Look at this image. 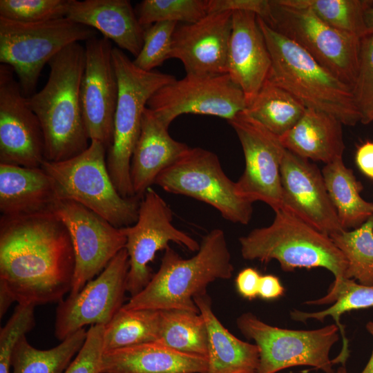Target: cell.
Returning <instances> with one entry per match:
<instances>
[{"label":"cell","mask_w":373,"mask_h":373,"mask_svg":"<svg viewBox=\"0 0 373 373\" xmlns=\"http://www.w3.org/2000/svg\"><path fill=\"white\" fill-rule=\"evenodd\" d=\"M85 66L80 85L83 117L90 141L107 149L113 142L118 84L110 40L95 36L85 44Z\"/></svg>","instance_id":"ac0fdd59"},{"label":"cell","mask_w":373,"mask_h":373,"mask_svg":"<svg viewBox=\"0 0 373 373\" xmlns=\"http://www.w3.org/2000/svg\"><path fill=\"white\" fill-rule=\"evenodd\" d=\"M59 200L51 177L41 168L0 164V211L19 216L52 211Z\"/></svg>","instance_id":"d4e9b609"},{"label":"cell","mask_w":373,"mask_h":373,"mask_svg":"<svg viewBox=\"0 0 373 373\" xmlns=\"http://www.w3.org/2000/svg\"><path fill=\"white\" fill-rule=\"evenodd\" d=\"M157 342L178 352L207 357L208 334L205 321L199 312L160 310Z\"/></svg>","instance_id":"1f68e13d"},{"label":"cell","mask_w":373,"mask_h":373,"mask_svg":"<svg viewBox=\"0 0 373 373\" xmlns=\"http://www.w3.org/2000/svg\"><path fill=\"white\" fill-rule=\"evenodd\" d=\"M271 65L258 16L248 11L232 12L227 74L242 89L247 105L267 79Z\"/></svg>","instance_id":"44dd1931"},{"label":"cell","mask_w":373,"mask_h":373,"mask_svg":"<svg viewBox=\"0 0 373 373\" xmlns=\"http://www.w3.org/2000/svg\"><path fill=\"white\" fill-rule=\"evenodd\" d=\"M172 220L171 209L151 187L141 199L136 222L122 227L129 262L126 288L131 296L140 293L151 281L153 274L149 265L155 254L168 247L170 242L191 251H198L200 243L177 229Z\"/></svg>","instance_id":"4fadbf2b"},{"label":"cell","mask_w":373,"mask_h":373,"mask_svg":"<svg viewBox=\"0 0 373 373\" xmlns=\"http://www.w3.org/2000/svg\"><path fill=\"white\" fill-rule=\"evenodd\" d=\"M270 6L269 0H208L207 14L248 11L265 19L269 15Z\"/></svg>","instance_id":"60d3db41"},{"label":"cell","mask_w":373,"mask_h":373,"mask_svg":"<svg viewBox=\"0 0 373 373\" xmlns=\"http://www.w3.org/2000/svg\"><path fill=\"white\" fill-rule=\"evenodd\" d=\"M193 300L207 329L206 373H257L260 360L257 345L241 341L222 324L207 294Z\"/></svg>","instance_id":"484cf974"},{"label":"cell","mask_w":373,"mask_h":373,"mask_svg":"<svg viewBox=\"0 0 373 373\" xmlns=\"http://www.w3.org/2000/svg\"><path fill=\"white\" fill-rule=\"evenodd\" d=\"M233 266L222 229L203 236L197 253L182 258L169 246L164 249L158 271L149 284L123 305L127 309H183L199 312L193 298L207 294L216 280L231 278Z\"/></svg>","instance_id":"3957f363"},{"label":"cell","mask_w":373,"mask_h":373,"mask_svg":"<svg viewBox=\"0 0 373 373\" xmlns=\"http://www.w3.org/2000/svg\"><path fill=\"white\" fill-rule=\"evenodd\" d=\"M322 174L329 198L345 230L356 228L373 216V203L361 195L362 185L343 157L325 164Z\"/></svg>","instance_id":"83f0119b"},{"label":"cell","mask_w":373,"mask_h":373,"mask_svg":"<svg viewBox=\"0 0 373 373\" xmlns=\"http://www.w3.org/2000/svg\"><path fill=\"white\" fill-rule=\"evenodd\" d=\"M240 332L259 348L257 373H276L285 368L312 366L325 373H334L329 352L338 341L339 327L329 325L313 330H295L267 324L247 312L236 319Z\"/></svg>","instance_id":"8fae6325"},{"label":"cell","mask_w":373,"mask_h":373,"mask_svg":"<svg viewBox=\"0 0 373 373\" xmlns=\"http://www.w3.org/2000/svg\"><path fill=\"white\" fill-rule=\"evenodd\" d=\"M285 289L279 278L274 275L267 274L260 277L258 296L267 300H274L284 294Z\"/></svg>","instance_id":"7bdbcfd3"},{"label":"cell","mask_w":373,"mask_h":373,"mask_svg":"<svg viewBox=\"0 0 373 373\" xmlns=\"http://www.w3.org/2000/svg\"><path fill=\"white\" fill-rule=\"evenodd\" d=\"M160 325V310L122 307L104 325V351L156 342Z\"/></svg>","instance_id":"d6a6232c"},{"label":"cell","mask_w":373,"mask_h":373,"mask_svg":"<svg viewBox=\"0 0 373 373\" xmlns=\"http://www.w3.org/2000/svg\"><path fill=\"white\" fill-rule=\"evenodd\" d=\"M261 275L254 268L247 267L241 270L236 278V287L244 298L251 300L258 296Z\"/></svg>","instance_id":"b9f144b4"},{"label":"cell","mask_w":373,"mask_h":373,"mask_svg":"<svg viewBox=\"0 0 373 373\" xmlns=\"http://www.w3.org/2000/svg\"><path fill=\"white\" fill-rule=\"evenodd\" d=\"M247 106L244 93L228 74H186L158 89L146 105L167 128L183 114L212 115L229 121Z\"/></svg>","instance_id":"7c38bea8"},{"label":"cell","mask_w":373,"mask_h":373,"mask_svg":"<svg viewBox=\"0 0 373 373\" xmlns=\"http://www.w3.org/2000/svg\"><path fill=\"white\" fill-rule=\"evenodd\" d=\"M231 29L232 12L208 13L196 22L177 26L169 59L181 61L186 74H227Z\"/></svg>","instance_id":"ffe728a7"},{"label":"cell","mask_w":373,"mask_h":373,"mask_svg":"<svg viewBox=\"0 0 373 373\" xmlns=\"http://www.w3.org/2000/svg\"><path fill=\"white\" fill-rule=\"evenodd\" d=\"M208 0H144L135 13L145 29L157 22L194 23L207 15Z\"/></svg>","instance_id":"d590c367"},{"label":"cell","mask_w":373,"mask_h":373,"mask_svg":"<svg viewBox=\"0 0 373 373\" xmlns=\"http://www.w3.org/2000/svg\"><path fill=\"white\" fill-rule=\"evenodd\" d=\"M330 238L346 259V278L373 285V216L354 230Z\"/></svg>","instance_id":"836d02e7"},{"label":"cell","mask_w":373,"mask_h":373,"mask_svg":"<svg viewBox=\"0 0 373 373\" xmlns=\"http://www.w3.org/2000/svg\"><path fill=\"white\" fill-rule=\"evenodd\" d=\"M48 65L46 84L27 98L43 130L46 160L60 162L82 153L90 143L80 99L85 48L80 43L70 44Z\"/></svg>","instance_id":"7a4b0ae2"},{"label":"cell","mask_w":373,"mask_h":373,"mask_svg":"<svg viewBox=\"0 0 373 373\" xmlns=\"http://www.w3.org/2000/svg\"><path fill=\"white\" fill-rule=\"evenodd\" d=\"M70 0H1L0 17L23 23L43 22L68 14Z\"/></svg>","instance_id":"8d00e7d4"},{"label":"cell","mask_w":373,"mask_h":373,"mask_svg":"<svg viewBox=\"0 0 373 373\" xmlns=\"http://www.w3.org/2000/svg\"><path fill=\"white\" fill-rule=\"evenodd\" d=\"M283 4L307 8L331 27L359 38L366 35L364 14L373 1L279 0Z\"/></svg>","instance_id":"e575fe53"},{"label":"cell","mask_w":373,"mask_h":373,"mask_svg":"<svg viewBox=\"0 0 373 373\" xmlns=\"http://www.w3.org/2000/svg\"><path fill=\"white\" fill-rule=\"evenodd\" d=\"M104 325H90L86 341L64 373H100Z\"/></svg>","instance_id":"ab89813d"},{"label":"cell","mask_w":373,"mask_h":373,"mask_svg":"<svg viewBox=\"0 0 373 373\" xmlns=\"http://www.w3.org/2000/svg\"><path fill=\"white\" fill-rule=\"evenodd\" d=\"M242 148L245 166L236 182L238 193L254 203L261 201L274 211L282 208L280 165L286 149L280 138L243 111L228 121Z\"/></svg>","instance_id":"9a60e30c"},{"label":"cell","mask_w":373,"mask_h":373,"mask_svg":"<svg viewBox=\"0 0 373 373\" xmlns=\"http://www.w3.org/2000/svg\"><path fill=\"white\" fill-rule=\"evenodd\" d=\"M118 84L111 146L106 151V166L113 182L124 198L135 196L130 178L131 157L137 142L144 110L150 97L176 78L156 70L137 68L124 51L112 50Z\"/></svg>","instance_id":"8992f818"},{"label":"cell","mask_w":373,"mask_h":373,"mask_svg":"<svg viewBox=\"0 0 373 373\" xmlns=\"http://www.w3.org/2000/svg\"><path fill=\"white\" fill-rule=\"evenodd\" d=\"M68 17L23 23L0 17V62L10 66L26 97L34 94L46 64L65 48L96 36Z\"/></svg>","instance_id":"ba28073f"},{"label":"cell","mask_w":373,"mask_h":373,"mask_svg":"<svg viewBox=\"0 0 373 373\" xmlns=\"http://www.w3.org/2000/svg\"><path fill=\"white\" fill-rule=\"evenodd\" d=\"M306 108L286 90L267 79L243 112L280 138L298 122Z\"/></svg>","instance_id":"f546056e"},{"label":"cell","mask_w":373,"mask_h":373,"mask_svg":"<svg viewBox=\"0 0 373 373\" xmlns=\"http://www.w3.org/2000/svg\"><path fill=\"white\" fill-rule=\"evenodd\" d=\"M258 22L271 61L267 79L286 90L307 108L332 115L343 125L354 126L361 122L351 87L259 17Z\"/></svg>","instance_id":"277c9868"},{"label":"cell","mask_w":373,"mask_h":373,"mask_svg":"<svg viewBox=\"0 0 373 373\" xmlns=\"http://www.w3.org/2000/svg\"><path fill=\"white\" fill-rule=\"evenodd\" d=\"M366 329L373 338V321H369L366 324ZM361 373H373V350L367 365Z\"/></svg>","instance_id":"bcb514c9"},{"label":"cell","mask_w":373,"mask_h":373,"mask_svg":"<svg viewBox=\"0 0 373 373\" xmlns=\"http://www.w3.org/2000/svg\"><path fill=\"white\" fill-rule=\"evenodd\" d=\"M14 73L0 64V164L40 168L46 160L43 130Z\"/></svg>","instance_id":"e0dca14e"},{"label":"cell","mask_w":373,"mask_h":373,"mask_svg":"<svg viewBox=\"0 0 373 373\" xmlns=\"http://www.w3.org/2000/svg\"><path fill=\"white\" fill-rule=\"evenodd\" d=\"M359 169L367 177L373 179V142H366L359 146L355 155Z\"/></svg>","instance_id":"ee69618b"},{"label":"cell","mask_w":373,"mask_h":373,"mask_svg":"<svg viewBox=\"0 0 373 373\" xmlns=\"http://www.w3.org/2000/svg\"><path fill=\"white\" fill-rule=\"evenodd\" d=\"M363 124L372 122L373 114V33L361 39L356 79L352 88Z\"/></svg>","instance_id":"f35d334b"},{"label":"cell","mask_w":373,"mask_h":373,"mask_svg":"<svg viewBox=\"0 0 373 373\" xmlns=\"http://www.w3.org/2000/svg\"><path fill=\"white\" fill-rule=\"evenodd\" d=\"M87 336L84 328L49 350H38L23 335L12 351V373H64L82 349Z\"/></svg>","instance_id":"4dcf8cb0"},{"label":"cell","mask_w":373,"mask_h":373,"mask_svg":"<svg viewBox=\"0 0 373 373\" xmlns=\"http://www.w3.org/2000/svg\"><path fill=\"white\" fill-rule=\"evenodd\" d=\"M280 172L283 209L329 237L345 231L315 164L286 149Z\"/></svg>","instance_id":"d6986e66"},{"label":"cell","mask_w":373,"mask_h":373,"mask_svg":"<svg viewBox=\"0 0 373 373\" xmlns=\"http://www.w3.org/2000/svg\"><path fill=\"white\" fill-rule=\"evenodd\" d=\"M343 125L332 115L306 108L298 122L280 140L291 153L308 160L327 164L343 157Z\"/></svg>","instance_id":"4316f807"},{"label":"cell","mask_w":373,"mask_h":373,"mask_svg":"<svg viewBox=\"0 0 373 373\" xmlns=\"http://www.w3.org/2000/svg\"><path fill=\"white\" fill-rule=\"evenodd\" d=\"M177 22H157L145 28L142 49L133 60V64L145 71L153 69L169 59L173 32Z\"/></svg>","instance_id":"74e56055"},{"label":"cell","mask_w":373,"mask_h":373,"mask_svg":"<svg viewBox=\"0 0 373 373\" xmlns=\"http://www.w3.org/2000/svg\"><path fill=\"white\" fill-rule=\"evenodd\" d=\"M153 112L144 110L140 133L130 165V178L135 196L143 197L157 176L178 161L189 149L170 135Z\"/></svg>","instance_id":"7402d4cb"},{"label":"cell","mask_w":373,"mask_h":373,"mask_svg":"<svg viewBox=\"0 0 373 373\" xmlns=\"http://www.w3.org/2000/svg\"><path fill=\"white\" fill-rule=\"evenodd\" d=\"M334 373H348L344 365H342L340 367H338V369L337 370V371Z\"/></svg>","instance_id":"7dc6e473"},{"label":"cell","mask_w":373,"mask_h":373,"mask_svg":"<svg viewBox=\"0 0 373 373\" xmlns=\"http://www.w3.org/2000/svg\"><path fill=\"white\" fill-rule=\"evenodd\" d=\"M309 305H333L329 308L317 312L307 313L294 309L290 312L294 321L305 322L314 318L323 321L327 316L332 317L339 327L343 338V347L339 354L332 360V363H341L345 366L349 357L348 340L343 325L340 322L342 314L352 310L367 309L373 307V285H364L354 279L346 278L339 285L332 286L327 294L315 300L306 302Z\"/></svg>","instance_id":"f1b7e54d"},{"label":"cell","mask_w":373,"mask_h":373,"mask_svg":"<svg viewBox=\"0 0 373 373\" xmlns=\"http://www.w3.org/2000/svg\"><path fill=\"white\" fill-rule=\"evenodd\" d=\"M364 23L366 35L373 33V2L365 11Z\"/></svg>","instance_id":"f6af8a7d"},{"label":"cell","mask_w":373,"mask_h":373,"mask_svg":"<svg viewBox=\"0 0 373 373\" xmlns=\"http://www.w3.org/2000/svg\"><path fill=\"white\" fill-rule=\"evenodd\" d=\"M245 260H276L283 271L322 267L334 276L332 286L346 279L347 261L332 238L285 209L275 211L272 223L239 238Z\"/></svg>","instance_id":"5b68a950"},{"label":"cell","mask_w":373,"mask_h":373,"mask_svg":"<svg viewBox=\"0 0 373 373\" xmlns=\"http://www.w3.org/2000/svg\"><path fill=\"white\" fill-rule=\"evenodd\" d=\"M270 4L269 15L263 20L352 89L361 38L331 27L309 9L287 6L279 0H270Z\"/></svg>","instance_id":"9c48e42d"},{"label":"cell","mask_w":373,"mask_h":373,"mask_svg":"<svg viewBox=\"0 0 373 373\" xmlns=\"http://www.w3.org/2000/svg\"><path fill=\"white\" fill-rule=\"evenodd\" d=\"M52 211L64 222L70 236L75 267L69 295H74L125 248L126 238L122 228L114 227L77 202L59 199Z\"/></svg>","instance_id":"5bb4252c"},{"label":"cell","mask_w":373,"mask_h":373,"mask_svg":"<svg viewBox=\"0 0 373 373\" xmlns=\"http://www.w3.org/2000/svg\"><path fill=\"white\" fill-rule=\"evenodd\" d=\"M207 358L156 341L104 352L100 373H206Z\"/></svg>","instance_id":"cb8c5ba5"},{"label":"cell","mask_w":373,"mask_h":373,"mask_svg":"<svg viewBox=\"0 0 373 373\" xmlns=\"http://www.w3.org/2000/svg\"><path fill=\"white\" fill-rule=\"evenodd\" d=\"M155 184L168 193L207 203L233 223L245 225L251 220L253 203L238 193L236 182L225 174L216 154L204 149L189 148L157 176Z\"/></svg>","instance_id":"30bf717a"},{"label":"cell","mask_w":373,"mask_h":373,"mask_svg":"<svg viewBox=\"0 0 373 373\" xmlns=\"http://www.w3.org/2000/svg\"><path fill=\"white\" fill-rule=\"evenodd\" d=\"M75 267L68 229L52 212L0 218V314L13 302L59 303Z\"/></svg>","instance_id":"6da1fadb"},{"label":"cell","mask_w":373,"mask_h":373,"mask_svg":"<svg viewBox=\"0 0 373 373\" xmlns=\"http://www.w3.org/2000/svg\"><path fill=\"white\" fill-rule=\"evenodd\" d=\"M106 149L90 141L86 150L66 160H44L41 168L52 179L59 199L77 202L117 228L134 224L141 199L122 197L106 166Z\"/></svg>","instance_id":"52a82bcc"},{"label":"cell","mask_w":373,"mask_h":373,"mask_svg":"<svg viewBox=\"0 0 373 373\" xmlns=\"http://www.w3.org/2000/svg\"><path fill=\"white\" fill-rule=\"evenodd\" d=\"M128 256L122 249L95 279L58 303L55 334L64 340L84 326L106 325L123 307L127 291Z\"/></svg>","instance_id":"2e32d148"},{"label":"cell","mask_w":373,"mask_h":373,"mask_svg":"<svg viewBox=\"0 0 373 373\" xmlns=\"http://www.w3.org/2000/svg\"><path fill=\"white\" fill-rule=\"evenodd\" d=\"M66 17L99 31L135 57L142 49L145 29L128 0H70Z\"/></svg>","instance_id":"603a6c76"},{"label":"cell","mask_w":373,"mask_h":373,"mask_svg":"<svg viewBox=\"0 0 373 373\" xmlns=\"http://www.w3.org/2000/svg\"><path fill=\"white\" fill-rule=\"evenodd\" d=\"M372 122H373V114H372Z\"/></svg>","instance_id":"c3c4849f"}]
</instances>
